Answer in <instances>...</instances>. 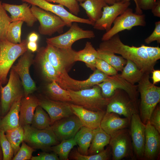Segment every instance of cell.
Returning <instances> with one entry per match:
<instances>
[{
  "label": "cell",
  "instance_id": "15",
  "mask_svg": "<svg viewBox=\"0 0 160 160\" xmlns=\"http://www.w3.org/2000/svg\"><path fill=\"white\" fill-rule=\"evenodd\" d=\"M31 5L36 6L50 12L61 18L65 23L66 26L70 27L73 22L86 24L93 26L94 23L88 19L78 17L68 11L64 6L60 4H54L45 0H21Z\"/></svg>",
  "mask_w": 160,
  "mask_h": 160
},
{
  "label": "cell",
  "instance_id": "1",
  "mask_svg": "<svg viewBox=\"0 0 160 160\" xmlns=\"http://www.w3.org/2000/svg\"><path fill=\"white\" fill-rule=\"evenodd\" d=\"M97 49L118 54L126 60L134 63L144 73H150L160 59V48L142 44L139 47L124 44L118 33L108 40L102 41Z\"/></svg>",
  "mask_w": 160,
  "mask_h": 160
},
{
  "label": "cell",
  "instance_id": "50",
  "mask_svg": "<svg viewBox=\"0 0 160 160\" xmlns=\"http://www.w3.org/2000/svg\"><path fill=\"white\" fill-rule=\"evenodd\" d=\"M153 84H155L160 81V70L153 69L151 72Z\"/></svg>",
  "mask_w": 160,
  "mask_h": 160
},
{
  "label": "cell",
  "instance_id": "29",
  "mask_svg": "<svg viewBox=\"0 0 160 160\" xmlns=\"http://www.w3.org/2000/svg\"><path fill=\"white\" fill-rule=\"evenodd\" d=\"M97 58L98 54L97 50L90 42L88 41L83 49L76 51L74 61L84 62L88 67L94 71L96 69L95 64Z\"/></svg>",
  "mask_w": 160,
  "mask_h": 160
},
{
  "label": "cell",
  "instance_id": "43",
  "mask_svg": "<svg viewBox=\"0 0 160 160\" xmlns=\"http://www.w3.org/2000/svg\"><path fill=\"white\" fill-rule=\"evenodd\" d=\"M49 2L58 3L68 8L71 13L77 16L80 11L77 0H45Z\"/></svg>",
  "mask_w": 160,
  "mask_h": 160
},
{
  "label": "cell",
  "instance_id": "8",
  "mask_svg": "<svg viewBox=\"0 0 160 160\" xmlns=\"http://www.w3.org/2000/svg\"><path fill=\"white\" fill-rule=\"evenodd\" d=\"M113 26L102 36V41L108 40L114 35L125 30H130L137 26H145L146 24L145 14L134 13L132 9L127 8L114 21Z\"/></svg>",
  "mask_w": 160,
  "mask_h": 160
},
{
  "label": "cell",
  "instance_id": "7",
  "mask_svg": "<svg viewBox=\"0 0 160 160\" xmlns=\"http://www.w3.org/2000/svg\"><path fill=\"white\" fill-rule=\"evenodd\" d=\"M31 9L40 23L38 30L40 34L50 36L56 32L60 33L63 32L66 25L60 17L34 5H31Z\"/></svg>",
  "mask_w": 160,
  "mask_h": 160
},
{
  "label": "cell",
  "instance_id": "13",
  "mask_svg": "<svg viewBox=\"0 0 160 160\" xmlns=\"http://www.w3.org/2000/svg\"><path fill=\"white\" fill-rule=\"evenodd\" d=\"M34 55L28 49L22 55L15 65L12 68L17 74L21 80L24 91V97H26L36 89L34 81L30 73V68L34 62Z\"/></svg>",
  "mask_w": 160,
  "mask_h": 160
},
{
  "label": "cell",
  "instance_id": "19",
  "mask_svg": "<svg viewBox=\"0 0 160 160\" xmlns=\"http://www.w3.org/2000/svg\"><path fill=\"white\" fill-rule=\"evenodd\" d=\"M108 76L96 69L88 79L79 81L71 78L67 73L62 76L61 87L75 91L88 89L104 81Z\"/></svg>",
  "mask_w": 160,
  "mask_h": 160
},
{
  "label": "cell",
  "instance_id": "9",
  "mask_svg": "<svg viewBox=\"0 0 160 160\" xmlns=\"http://www.w3.org/2000/svg\"><path fill=\"white\" fill-rule=\"evenodd\" d=\"M45 51L48 60L61 76L75 62L76 51L72 48H60L47 44Z\"/></svg>",
  "mask_w": 160,
  "mask_h": 160
},
{
  "label": "cell",
  "instance_id": "5",
  "mask_svg": "<svg viewBox=\"0 0 160 160\" xmlns=\"http://www.w3.org/2000/svg\"><path fill=\"white\" fill-rule=\"evenodd\" d=\"M23 127L24 130L23 141L35 149L49 151L52 146L60 143L50 127L39 129L30 125Z\"/></svg>",
  "mask_w": 160,
  "mask_h": 160
},
{
  "label": "cell",
  "instance_id": "24",
  "mask_svg": "<svg viewBox=\"0 0 160 160\" xmlns=\"http://www.w3.org/2000/svg\"><path fill=\"white\" fill-rule=\"evenodd\" d=\"M130 122V120L127 118H121L114 113L105 112L100 127L111 136L117 131L127 127Z\"/></svg>",
  "mask_w": 160,
  "mask_h": 160
},
{
  "label": "cell",
  "instance_id": "31",
  "mask_svg": "<svg viewBox=\"0 0 160 160\" xmlns=\"http://www.w3.org/2000/svg\"><path fill=\"white\" fill-rule=\"evenodd\" d=\"M93 130L83 126L75 135L74 139L78 145L77 150L80 153L88 155V150L93 137Z\"/></svg>",
  "mask_w": 160,
  "mask_h": 160
},
{
  "label": "cell",
  "instance_id": "33",
  "mask_svg": "<svg viewBox=\"0 0 160 160\" xmlns=\"http://www.w3.org/2000/svg\"><path fill=\"white\" fill-rule=\"evenodd\" d=\"M121 72V76L132 84L138 83L144 74L134 63L129 60H127L126 64Z\"/></svg>",
  "mask_w": 160,
  "mask_h": 160
},
{
  "label": "cell",
  "instance_id": "37",
  "mask_svg": "<svg viewBox=\"0 0 160 160\" xmlns=\"http://www.w3.org/2000/svg\"><path fill=\"white\" fill-rule=\"evenodd\" d=\"M77 145L73 137L61 141L58 144L52 146L51 150L59 156V160H68L70 151Z\"/></svg>",
  "mask_w": 160,
  "mask_h": 160
},
{
  "label": "cell",
  "instance_id": "2",
  "mask_svg": "<svg viewBox=\"0 0 160 160\" xmlns=\"http://www.w3.org/2000/svg\"><path fill=\"white\" fill-rule=\"evenodd\" d=\"M149 74L144 73L137 85L141 97L140 116L145 124L160 101V87L151 82Z\"/></svg>",
  "mask_w": 160,
  "mask_h": 160
},
{
  "label": "cell",
  "instance_id": "21",
  "mask_svg": "<svg viewBox=\"0 0 160 160\" xmlns=\"http://www.w3.org/2000/svg\"><path fill=\"white\" fill-rule=\"evenodd\" d=\"M158 131L148 121L145 124V138L143 159L155 160L159 153L160 136Z\"/></svg>",
  "mask_w": 160,
  "mask_h": 160
},
{
  "label": "cell",
  "instance_id": "26",
  "mask_svg": "<svg viewBox=\"0 0 160 160\" xmlns=\"http://www.w3.org/2000/svg\"><path fill=\"white\" fill-rule=\"evenodd\" d=\"M39 98L30 95L21 98L20 109V125L23 127L31 124L35 109L39 105Z\"/></svg>",
  "mask_w": 160,
  "mask_h": 160
},
{
  "label": "cell",
  "instance_id": "54",
  "mask_svg": "<svg viewBox=\"0 0 160 160\" xmlns=\"http://www.w3.org/2000/svg\"><path fill=\"white\" fill-rule=\"evenodd\" d=\"M105 3L108 5H111L115 3L119 2L121 0H104Z\"/></svg>",
  "mask_w": 160,
  "mask_h": 160
},
{
  "label": "cell",
  "instance_id": "4",
  "mask_svg": "<svg viewBox=\"0 0 160 160\" xmlns=\"http://www.w3.org/2000/svg\"><path fill=\"white\" fill-rule=\"evenodd\" d=\"M27 39L21 43L14 44L6 39L0 41V81L4 84L11 68L15 60L28 49Z\"/></svg>",
  "mask_w": 160,
  "mask_h": 160
},
{
  "label": "cell",
  "instance_id": "53",
  "mask_svg": "<svg viewBox=\"0 0 160 160\" xmlns=\"http://www.w3.org/2000/svg\"><path fill=\"white\" fill-rule=\"evenodd\" d=\"M130 0H121L124 2H129ZM136 5L135 13L138 14H143L142 10L140 9L139 7L137 2V0H133Z\"/></svg>",
  "mask_w": 160,
  "mask_h": 160
},
{
  "label": "cell",
  "instance_id": "51",
  "mask_svg": "<svg viewBox=\"0 0 160 160\" xmlns=\"http://www.w3.org/2000/svg\"><path fill=\"white\" fill-rule=\"evenodd\" d=\"M28 49L32 52H34L37 51L38 49V45L37 42L29 41L27 44Z\"/></svg>",
  "mask_w": 160,
  "mask_h": 160
},
{
  "label": "cell",
  "instance_id": "55",
  "mask_svg": "<svg viewBox=\"0 0 160 160\" xmlns=\"http://www.w3.org/2000/svg\"><path fill=\"white\" fill-rule=\"evenodd\" d=\"M3 160V154L2 149L0 144V160Z\"/></svg>",
  "mask_w": 160,
  "mask_h": 160
},
{
  "label": "cell",
  "instance_id": "47",
  "mask_svg": "<svg viewBox=\"0 0 160 160\" xmlns=\"http://www.w3.org/2000/svg\"><path fill=\"white\" fill-rule=\"evenodd\" d=\"M57 155L55 153H49L43 152L39 153L37 156H32L31 160H59Z\"/></svg>",
  "mask_w": 160,
  "mask_h": 160
},
{
  "label": "cell",
  "instance_id": "23",
  "mask_svg": "<svg viewBox=\"0 0 160 160\" xmlns=\"http://www.w3.org/2000/svg\"><path fill=\"white\" fill-rule=\"evenodd\" d=\"M73 114L80 119L84 126L92 129L100 127L106 111H95L70 103Z\"/></svg>",
  "mask_w": 160,
  "mask_h": 160
},
{
  "label": "cell",
  "instance_id": "20",
  "mask_svg": "<svg viewBox=\"0 0 160 160\" xmlns=\"http://www.w3.org/2000/svg\"><path fill=\"white\" fill-rule=\"evenodd\" d=\"M39 99V105L47 113L51 125L57 120L74 114L70 103L55 101L46 97Z\"/></svg>",
  "mask_w": 160,
  "mask_h": 160
},
{
  "label": "cell",
  "instance_id": "25",
  "mask_svg": "<svg viewBox=\"0 0 160 160\" xmlns=\"http://www.w3.org/2000/svg\"><path fill=\"white\" fill-rule=\"evenodd\" d=\"M35 59V61L38 63L44 78L50 82L55 81L61 87L62 76L48 60L45 47H41L37 50Z\"/></svg>",
  "mask_w": 160,
  "mask_h": 160
},
{
  "label": "cell",
  "instance_id": "16",
  "mask_svg": "<svg viewBox=\"0 0 160 160\" xmlns=\"http://www.w3.org/2000/svg\"><path fill=\"white\" fill-rule=\"evenodd\" d=\"M83 126L78 117L73 114L56 121L50 127L60 142L74 137L76 133Z\"/></svg>",
  "mask_w": 160,
  "mask_h": 160
},
{
  "label": "cell",
  "instance_id": "12",
  "mask_svg": "<svg viewBox=\"0 0 160 160\" xmlns=\"http://www.w3.org/2000/svg\"><path fill=\"white\" fill-rule=\"evenodd\" d=\"M97 85L100 88L102 95L105 98H110L116 89H120L124 91L132 100L137 102V85L129 82L120 74L108 76L105 81Z\"/></svg>",
  "mask_w": 160,
  "mask_h": 160
},
{
  "label": "cell",
  "instance_id": "28",
  "mask_svg": "<svg viewBox=\"0 0 160 160\" xmlns=\"http://www.w3.org/2000/svg\"><path fill=\"white\" fill-rule=\"evenodd\" d=\"M111 136L99 127L93 130V137L88 150V155L97 153L109 144Z\"/></svg>",
  "mask_w": 160,
  "mask_h": 160
},
{
  "label": "cell",
  "instance_id": "18",
  "mask_svg": "<svg viewBox=\"0 0 160 160\" xmlns=\"http://www.w3.org/2000/svg\"><path fill=\"white\" fill-rule=\"evenodd\" d=\"M130 4L129 2L122 1L104 7L101 17L95 22L93 28L100 31H108L116 18L123 13Z\"/></svg>",
  "mask_w": 160,
  "mask_h": 160
},
{
  "label": "cell",
  "instance_id": "52",
  "mask_svg": "<svg viewBox=\"0 0 160 160\" xmlns=\"http://www.w3.org/2000/svg\"><path fill=\"white\" fill-rule=\"evenodd\" d=\"M38 35L34 32L31 33L29 35L28 38V41L37 42L39 39Z\"/></svg>",
  "mask_w": 160,
  "mask_h": 160
},
{
  "label": "cell",
  "instance_id": "27",
  "mask_svg": "<svg viewBox=\"0 0 160 160\" xmlns=\"http://www.w3.org/2000/svg\"><path fill=\"white\" fill-rule=\"evenodd\" d=\"M22 98H19L13 104L7 113L0 121V129L5 132L20 126L19 113Z\"/></svg>",
  "mask_w": 160,
  "mask_h": 160
},
{
  "label": "cell",
  "instance_id": "36",
  "mask_svg": "<svg viewBox=\"0 0 160 160\" xmlns=\"http://www.w3.org/2000/svg\"><path fill=\"white\" fill-rule=\"evenodd\" d=\"M31 124L33 127L39 129L49 128L51 126L49 115L39 105L35 109Z\"/></svg>",
  "mask_w": 160,
  "mask_h": 160
},
{
  "label": "cell",
  "instance_id": "48",
  "mask_svg": "<svg viewBox=\"0 0 160 160\" xmlns=\"http://www.w3.org/2000/svg\"><path fill=\"white\" fill-rule=\"evenodd\" d=\"M156 0H137L138 5L142 10L151 9L154 4Z\"/></svg>",
  "mask_w": 160,
  "mask_h": 160
},
{
  "label": "cell",
  "instance_id": "14",
  "mask_svg": "<svg viewBox=\"0 0 160 160\" xmlns=\"http://www.w3.org/2000/svg\"><path fill=\"white\" fill-rule=\"evenodd\" d=\"M109 146L112 159L120 160L129 156H133V148L129 131L124 129L111 136Z\"/></svg>",
  "mask_w": 160,
  "mask_h": 160
},
{
  "label": "cell",
  "instance_id": "38",
  "mask_svg": "<svg viewBox=\"0 0 160 160\" xmlns=\"http://www.w3.org/2000/svg\"><path fill=\"white\" fill-rule=\"evenodd\" d=\"M5 132L13 148L14 156L19 150L20 145L23 141L24 135L23 127L20 125L16 128L7 130Z\"/></svg>",
  "mask_w": 160,
  "mask_h": 160
},
{
  "label": "cell",
  "instance_id": "57",
  "mask_svg": "<svg viewBox=\"0 0 160 160\" xmlns=\"http://www.w3.org/2000/svg\"><path fill=\"white\" fill-rule=\"evenodd\" d=\"M1 103H0V121L1 120Z\"/></svg>",
  "mask_w": 160,
  "mask_h": 160
},
{
  "label": "cell",
  "instance_id": "22",
  "mask_svg": "<svg viewBox=\"0 0 160 160\" xmlns=\"http://www.w3.org/2000/svg\"><path fill=\"white\" fill-rule=\"evenodd\" d=\"M28 4L25 2L16 5L2 3L4 8L11 15V22L21 20L25 22L28 26L32 27L37 20L32 13Z\"/></svg>",
  "mask_w": 160,
  "mask_h": 160
},
{
  "label": "cell",
  "instance_id": "6",
  "mask_svg": "<svg viewBox=\"0 0 160 160\" xmlns=\"http://www.w3.org/2000/svg\"><path fill=\"white\" fill-rule=\"evenodd\" d=\"M0 96L2 116L7 113L16 100L24 97V89L21 80L12 68L7 83L4 87L1 86Z\"/></svg>",
  "mask_w": 160,
  "mask_h": 160
},
{
  "label": "cell",
  "instance_id": "11",
  "mask_svg": "<svg viewBox=\"0 0 160 160\" xmlns=\"http://www.w3.org/2000/svg\"><path fill=\"white\" fill-rule=\"evenodd\" d=\"M67 31L63 34L47 38V44L58 48L70 49L72 48V44L78 40L95 37L93 31L83 29L79 26L77 22L73 23Z\"/></svg>",
  "mask_w": 160,
  "mask_h": 160
},
{
  "label": "cell",
  "instance_id": "46",
  "mask_svg": "<svg viewBox=\"0 0 160 160\" xmlns=\"http://www.w3.org/2000/svg\"><path fill=\"white\" fill-rule=\"evenodd\" d=\"M155 28L152 33L144 40L145 43L149 44L154 41L160 43V21L155 23Z\"/></svg>",
  "mask_w": 160,
  "mask_h": 160
},
{
  "label": "cell",
  "instance_id": "17",
  "mask_svg": "<svg viewBox=\"0 0 160 160\" xmlns=\"http://www.w3.org/2000/svg\"><path fill=\"white\" fill-rule=\"evenodd\" d=\"M130 125L129 132L134 153L138 159H143L145 124L142 121L138 113H134L132 116Z\"/></svg>",
  "mask_w": 160,
  "mask_h": 160
},
{
  "label": "cell",
  "instance_id": "39",
  "mask_svg": "<svg viewBox=\"0 0 160 160\" xmlns=\"http://www.w3.org/2000/svg\"><path fill=\"white\" fill-rule=\"evenodd\" d=\"M23 22L18 20L11 22L7 28L6 39L9 42L14 44L21 42V28Z\"/></svg>",
  "mask_w": 160,
  "mask_h": 160
},
{
  "label": "cell",
  "instance_id": "40",
  "mask_svg": "<svg viewBox=\"0 0 160 160\" xmlns=\"http://www.w3.org/2000/svg\"><path fill=\"white\" fill-rule=\"evenodd\" d=\"M0 144L2 149L3 160H11L14 156L13 148L7 138L5 132L0 129Z\"/></svg>",
  "mask_w": 160,
  "mask_h": 160
},
{
  "label": "cell",
  "instance_id": "35",
  "mask_svg": "<svg viewBox=\"0 0 160 160\" xmlns=\"http://www.w3.org/2000/svg\"><path fill=\"white\" fill-rule=\"evenodd\" d=\"M111 155V151L109 146L105 149L97 154L90 155H84L80 153L77 149L73 148L70 151L68 159L74 160H108Z\"/></svg>",
  "mask_w": 160,
  "mask_h": 160
},
{
  "label": "cell",
  "instance_id": "30",
  "mask_svg": "<svg viewBox=\"0 0 160 160\" xmlns=\"http://www.w3.org/2000/svg\"><path fill=\"white\" fill-rule=\"evenodd\" d=\"M79 5L85 10L88 19L94 23L101 17L103 8L108 4L104 0H85Z\"/></svg>",
  "mask_w": 160,
  "mask_h": 160
},
{
  "label": "cell",
  "instance_id": "58",
  "mask_svg": "<svg viewBox=\"0 0 160 160\" xmlns=\"http://www.w3.org/2000/svg\"><path fill=\"white\" fill-rule=\"evenodd\" d=\"M1 85L2 84H1L0 81V93H1Z\"/></svg>",
  "mask_w": 160,
  "mask_h": 160
},
{
  "label": "cell",
  "instance_id": "32",
  "mask_svg": "<svg viewBox=\"0 0 160 160\" xmlns=\"http://www.w3.org/2000/svg\"><path fill=\"white\" fill-rule=\"evenodd\" d=\"M45 94V97L52 100L70 103L71 101L68 91L61 87L55 81L47 84Z\"/></svg>",
  "mask_w": 160,
  "mask_h": 160
},
{
  "label": "cell",
  "instance_id": "56",
  "mask_svg": "<svg viewBox=\"0 0 160 160\" xmlns=\"http://www.w3.org/2000/svg\"><path fill=\"white\" fill-rule=\"evenodd\" d=\"M85 0H77L78 2L80 3L84 1Z\"/></svg>",
  "mask_w": 160,
  "mask_h": 160
},
{
  "label": "cell",
  "instance_id": "34",
  "mask_svg": "<svg viewBox=\"0 0 160 160\" xmlns=\"http://www.w3.org/2000/svg\"><path fill=\"white\" fill-rule=\"evenodd\" d=\"M98 58L100 59L110 65L118 72H121L127 62V60L122 56H118L110 51L97 49Z\"/></svg>",
  "mask_w": 160,
  "mask_h": 160
},
{
  "label": "cell",
  "instance_id": "3",
  "mask_svg": "<svg viewBox=\"0 0 160 160\" xmlns=\"http://www.w3.org/2000/svg\"><path fill=\"white\" fill-rule=\"evenodd\" d=\"M71 99V103L95 111H106L110 98L104 97L100 88L95 85L91 88L75 91L68 89Z\"/></svg>",
  "mask_w": 160,
  "mask_h": 160
},
{
  "label": "cell",
  "instance_id": "10",
  "mask_svg": "<svg viewBox=\"0 0 160 160\" xmlns=\"http://www.w3.org/2000/svg\"><path fill=\"white\" fill-rule=\"evenodd\" d=\"M114 113L123 115L131 120L132 116L138 113L137 102L132 100L124 90L116 89L110 98L106 113Z\"/></svg>",
  "mask_w": 160,
  "mask_h": 160
},
{
  "label": "cell",
  "instance_id": "42",
  "mask_svg": "<svg viewBox=\"0 0 160 160\" xmlns=\"http://www.w3.org/2000/svg\"><path fill=\"white\" fill-rule=\"evenodd\" d=\"M35 149L27 145L23 141L20 148L12 159L13 160H28L31 159Z\"/></svg>",
  "mask_w": 160,
  "mask_h": 160
},
{
  "label": "cell",
  "instance_id": "41",
  "mask_svg": "<svg viewBox=\"0 0 160 160\" xmlns=\"http://www.w3.org/2000/svg\"><path fill=\"white\" fill-rule=\"evenodd\" d=\"M1 1H0V41L6 39L8 27L11 22L10 17L3 7Z\"/></svg>",
  "mask_w": 160,
  "mask_h": 160
},
{
  "label": "cell",
  "instance_id": "44",
  "mask_svg": "<svg viewBox=\"0 0 160 160\" xmlns=\"http://www.w3.org/2000/svg\"><path fill=\"white\" fill-rule=\"evenodd\" d=\"M95 67L96 69L108 76L115 75L118 71L105 61L99 58L96 59Z\"/></svg>",
  "mask_w": 160,
  "mask_h": 160
},
{
  "label": "cell",
  "instance_id": "45",
  "mask_svg": "<svg viewBox=\"0 0 160 160\" xmlns=\"http://www.w3.org/2000/svg\"><path fill=\"white\" fill-rule=\"evenodd\" d=\"M149 121L150 124L160 133V107L158 104L152 113Z\"/></svg>",
  "mask_w": 160,
  "mask_h": 160
},
{
  "label": "cell",
  "instance_id": "49",
  "mask_svg": "<svg viewBox=\"0 0 160 160\" xmlns=\"http://www.w3.org/2000/svg\"><path fill=\"white\" fill-rule=\"evenodd\" d=\"M151 9L154 16L160 17V0L156 1L154 4Z\"/></svg>",
  "mask_w": 160,
  "mask_h": 160
}]
</instances>
